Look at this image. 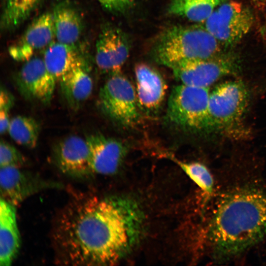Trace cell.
<instances>
[{
  "label": "cell",
  "instance_id": "6da1fadb",
  "mask_svg": "<svg viewBox=\"0 0 266 266\" xmlns=\"http://www.w3.org/2000/svg\"><path fill=\"white\" fill-rule=\"evenodd\" d=\"M144 215L139 204L124 196H85L63 207L53 236L61 261L67 265H113L141 237Z\"/></svg>",
  "mask_w": 266,
  "mask_h": 266
},
{
  "label": "cell",
  "instance_id": "7a4b0ae2",
  "mask_svg": "<svg viewBox=\"0 0 266 266\" xmlns=\"http://www.w3.org/2000/svg\"><path fill=\"white\" fill-rule=\"evenodd\" d=\"M220 195L207 236L214 259L225 262L266 239V186L249 182Z\"/></svg>",
  "mask_w": 266,
  "mask_h": 266
},
{
  "label": "cell",
  "instance_id": "3957f363",
  "mask_svg": "<svg viewBox=\"0 0 266 266\" xmlns=\"http://www.w3.org/2000/svg\"><path fill=\"white\" fill-rule=\"evenodd\" d=\"M219 41L199 26H174L157 38L152 54L155 61L169 68L191 60L205 59L220 54Z\"/></svg>",
  "mask_w": 266,
  "mask_h": 266
},
{
  "label": "cell",
  "instance_id": "277c9868",
  "mask_svg": "<svg viewBox=\"0 0 266 266\" xmlns=\"http://www.w3.org/2000/svg\"><path fill=\"white\" fill-rule=\"evenodd\" d=\"M208 87L181 84L172 90L166 111L169 121L184 130L199 132L211 130Z\"/></svg>",
  "mask_w": 266,
  "mask_h": 266
},
{
  "label": "cell",
  "instance_id": "5b68a950",
  "mask_svg": "<svg viewBox=\"0 0 266 266\" xmlns=\"http://www.w3.org/2000/svg\"><path fill=\"white\" fill-rule=\"evenodd\" d=\"M103 113L118 124L130 127L139 119L136 92L129 80L120 73L111 75L99 93Z\"/></svg>",
  "mask_w": 266,
  "mask_h": 266
},
{
  "label": "cell",
  "instance_id": "8992f818",
  "mask_svg": "<svg viewBox=\"0 0 266 266\" xmlns=\"http://www.w3.org/2000/svg\"><path fill=\"white\" fill-rule=\"evenodd\" d=\"M248 90L243 82L232 80L217 85L210 92L209 113L211 130L230 129L241 119L247 108Z\"/></svg>",
  "mask_w": 266,
  "mask_h": 266
},
{
  "label": "cell",
  "instance_id": "52a82bcc",
  "mask_svg": "<svg viewBox=\"0 0 266 266\" xmlns=\"http://www.w3.org/2000/svg\"><path fill=\"white\" fill-rule=\"evenodd\" d=\"M204 27L220 44L229 46L238 42L250 30L254 16L242 3L226 1L204 22Z\"/></svg>",
  "mask_w": 266,
  "mask_h": 266
},
{
  "label": "cell",
  "instance_id": "ba28073f",
  "mask_svg": "<svg viewBox=\"0 0 266 266\" xmlns=\"http://www.w3.org/2000/svg\"><path fill=\"white\" fill-rule=\"evenodd\" d=\"M170 68L182 84L209 88L222 77L236 73L240 64L233 55L219 54L208 59L184 61Z\"/></svg>",
  "mask_w": 266,
  "mask_h": 266
},
{
  "label": "cell",
  "instance_id": "9c48e42d",
  "mask_svg": "<svg viewBox=\"0 0 266 266\" xmlns=\"http://www.w3.org/2000/svg\"><path fill=\"white\" fill-rule=\"evenodd\" d=\"M56 81L43 59L34 56L25 62L15 79L19 92L25 99L44 104L50 102Z\"/></svg>",
  "mask_w": 266,
  "mask_h": 266
},
{
  "label": "cell",
  "instance_id": "30bf717a",
  "mask_svg": "<svg viewBox=\"0 0 266 266\" xmlns=\"http://www.w3.org/2000/svg\"><path fill=\"white\" fill-rule=\"evenodd\" d=\"M90 153V174L110 175L117 172L128 152L127 145L100 133L86 138Z\"/></svg>",
  "mask_w": 266,
  "mask_h": 266
},
{
  "label": "cell",
  "instance_id": "8fae6325",
  "mask_svg": "<svg viewBox=\"0 0 266 266\" xmlns=\"http://www.w3.org/2000/svg\"><path fill=\"white\" fill-rule=\"evenodd\" d=\"M129 53L130 43L126 34L114 26L104 27L96 44L95 61L99 68L110 75L119 73Z\"/></svg>",
  "mask_w": 266,
  "mask_h": 266
},
{
  "label": "cell",
  "instance_id": "7c38bea8",
  "mask_svg": "<svg viewBox=\"0 0 266 266\" xmlns=\"http://www.w3.org/2000/svg\"><path fill=\"white\" fill-rule=\"evenodd\" d=\"M55 38L52 13L46 12L35 19L24 33L8 48L11 57L26 62L36 52L45 49Z\"/></svg>",
  "mask_w": 266,
  "mask_h": 266
},
{
  "label": "cell",
  "instance_id": "4fadbf2b",
  "mask_svg": "<svg viewBox=\"0 0 266 266\" xmlns=\"http://www.w3.org/2000/svg\"><path fill=\"white\" fill-rule=\"evenodd\" d=\"M53 156L57 167L65 174H90V153L86 138L77 135L64 138L54 145Z\"/></svg>",
  "mask_w": 266,
  "mask_h": 266
},
{
  "label": "cell",
  "instance_id": "5bb4252c",
  "mask_svg": "<svg viewBox=\"0 0 266 266\" xmlns=\"http://www.w3.org/2000/svg\"><path fill=\"white\" fill-rule=\"evenodd\" d=\"M134 72L139 107L148 112L157 110L164 100L166 90L163 77L156 69L144 63L137 64Z\"/></svg>",
  "mask_w": 266,
  "mask_h": 266
},
{
  "label": "cell",
  "instance_id": "9a60e30c",
  "mask_svg": "<svg viewBox=\"0 0 266 266\" xmlns=\"http://www.w3.org/2000/svg\"><path fill=\"white\" fill-rule=\"evenodd\" d=\"M1 198L14 205L47 187L40 179L21 170L18 167H0Z\"/></svg>",
  "mask_w": 266,
  "mask_h": 266
},
{
  "label": "cell",
  "instance_id": "2e32d148",
  "mask_svg": "<svg viewBox=\"0 0 266 266\" xmlns=\"http://www.w3.org/2000/svg\"><path fill=\"white\" fill-rule=\"evenodd\" d=\"M15 205L0 198V266L10 265L20 247Z\"/></svg>",
  "mask_w": 266,
  "mask_h": 266
},
{
  "label": "cell",
  "instance_id": "e0dca14e",
  "mask_svg": "<svg viewBox=\"0 0 266 266\" xmlns=\"http://www.w3.org/2000/svg\"><path fill=\"white\" fill-rule=\"evenodd\" d=\"M86 61L66 72L59 80L64 97L71 107H78L92 94L93 79Z\"/></svg>",
  "mask_w": 266,
  "mask_h": 266
},
{
  "label": "cell",
  "instance_id": "ac0fdd59",
  "mask_svg": "<svg viewBox=\"0 0 266 266\" xmlns=\"http://www.w3.org/2000/svg\"><path fill=\"white\" fill-rule=\"evenodd\" d=\"M56 41L75 46L83 31V21L78 10L70 2H60L52 12Z\"/></svg>",
  "mask_w": 266,
  "mask_h": 266
},
{
  "label": "cell",
  "instance_id": "d6986e66",
  "mask_svg": "<svg viewBox=\"0 0 266 266\" xmlns=\"http://www.w3.org/2000/svg\"><path fill=\"white\" fill-rule=\"evenodd\" d=\"M42 59L47 69L57 80L76 65L86 61L75 46L57 41L45 49Z\"/></svg>",
  "mask_w": 266,
  "mask_h": 266
},
{
  "label": "cell",
  "instance_id": "ffe728a7",
  "mask_svg": "<svg viewBox=\"0 0 266 266\" xmlns=\"http://www.w3.org/2000/svg\"><path fill=\"white\" fill-rule=\"evenodd\" d=\"M228 0H171L168 13L195 22H205L215 9Z\"/></svg>",
  "mask_w": 266,
  "mask_h": 266
},
{
  "label": "cell",
  "instance_id": "44dd1931",
  "mask_svg": "<svg viewBox=\"0 0 266 266\" xmlns=\"http://www.w3.org/2000/svg\"><path fill=\"white\" fill-rule=\"evenodd\" d=\"M42 0H2L1 29L10 32L19 27L39 6Z\"/></svg>",
  "mask_w": 266,
  "mask_h": 266
},
{
  "label": "cell",
  "instance_id": "7402d4cb",
  "mask_svg": "<svg viewBox=\"0 0 266 266\" xmlns=\"http://www.w3.org/2000/svg\"><path fill=\"white\" fill-rule=\"evenodd\" d=\"M40 129L39 123L33 117L19 115L10 119L7 132L18 144L33 148L37 143Z\"/></svg>",
  "mask_w": 266,
  "mask_h": 266
},
{
  "label": "cell",
  "instance_id": "603a6c76",
  "mask_svg": "<svg viewBox=\"0 0 266 266\" xmlns=\"http://www.w3.org/2000/svg\"><path fill=\"white\" fill-rule=\"evenodd\" d=\"M169 157L203 192L205 197L209 198L213 195L214 180L212 174L205 165L199 162H185L173 157Z\"/></svg>",
  "mask_w": 266,
  "mask_h": 266
},
{
  "label": "cell",
  "instance_id": "cb8c5ba5",
  "mask_svg": "<svg viewBox=\"0 0 266 266\" xmlns=\"http://www.w3.org/2000/svg\"><path fill=\"white\" fill-rule=\"evenodd\" d=\"M25 159L13 145L1 140L0 143V167H18L23 166Z\"/></svg>",
  "mask_w": 266,
  "mask_h": 266
},
{
  "label": "cell",
  "instance_id": "d4e9b609",
  "mask_svg": "<svg viewBox=\"0 0 266 266\" xmlns=\"http://www.w3.org/2000/svg\"><path fill=\"white\" fill-rule=\"evenodd\" d=\"M14 104V98L5 88L1 86L0 93V132H7L10 119L9 113Z\"/></svg>",
  "mask_w": 266,
  "mask_h": 266
},
{
  "label": "cell",
  "instance_id": "484cf974",
  "mask_svg": "<svg viewBox=\"0 0 266 266\" xmlns=\"http://www.w3.org/2000/svg\"><path fill=\"white\" fill-rule=\"evenodd\" d=\"M103 7L115 13H123L133 4L134 0H96Z\"/></svg>",
  "mask_w": 266,
  "mask_h": 266
},
{
  "label": "cell",
  "instance_id": "4316f807",
  "mask_svg": "<svg viewBox=\"0 0 266 266\" xmlns=\"http://www.w3.org/2000/svg\"><path fill=\"white\" fill-rule=\"evenodd\" d=\"M254 1H256L259 3H261L266 5V0H253Z\"/></svg>",
  "mask_w": 266,
  "mask_h": 266
}]
</instances>
